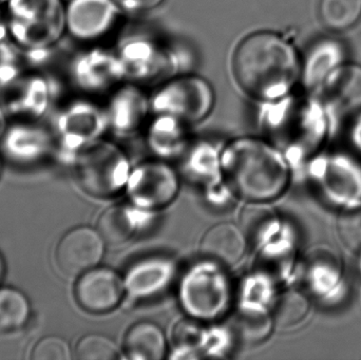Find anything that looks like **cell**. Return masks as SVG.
I'll list each match as a JSON object with an SVG mask.
<instances>
[{
  "mask_svg": "<svg viewBox=\"0 0 361 360\" xmlns=\"http://www.w3.org/2000/svg\"><path fill=\"white\" fill-rule=\"evenodd\" d=\"M216 94L210 82L195 74H179L161 82L150 95L152 114H166L186 124L209 116Z\"/></svg>",
  "mask_w": 361,
  "mask_h": 360,
  "instance_id": "obj_3",
  "label": "cell"
},
{
  "mask_svg": "<svg viewBox=\"0 0 361 360\" xmlns=\"http://www.w3.org/2000/svg\"><path fill=\"white\" fill-rule=\"evenodd\" d=\"M337 230L345 247L361 254V204L341 211L337 221Z\"/></svg>",
  "mask_w": 361,
  "mask_h": 360,
  "instance_id": "obj_24",
  "label": "cell"
},
{
  "mask_svg": "<svg viewBox=\"0 0 361 360\" xmlns=\"http://www.w3.org/2000/svg\"><path fill=\"white\" fill-rule=\"evenodd\" d=\"M76 359L80 360H112L118 359L120 351L116 342L99 334L84 336L75 349Z\"/></svg>",
  "mask_w": 361,
  "mask_h": 360,
  "instance_id": "obj_23",
  "label": "cell"
},
{
  "mask_svg": "<svg viewBox=\"0 0 361 360\" xmlns=\"http://www.w3.org/2000/svg\"><path fill=\"white\" fill-rule=\"evenodd\" d=\"M130 167L124 152L114 144L97 142L87 148L78 165L80 186L95 197H110L127 185Z\"/></svg>",
  "mask_w": 361,
  "mask_h": 360,
  "instance_id": "obj_6",
  "label": "cell"
},
{
  "mask_svg": "<svg viewBox=\"0 0 361 360\" xmlns=\"http://www.w3.org/2000/svg\"><path fill=\"white\" fill-rule=\"evenodd\" d=\"M319 16L333 31H343L361 17V0H320Z\"/></svg>",
  "mask_w": 361,
  "mask_h": 360,
  "instance_id": "obj_20",
  "label": "cell"
},
{
  "mask_svg": "<svg viewBox=\"0 0 361 360\" xmlns=\"http://www.w3.org/2000/svg\"><path fill=\"white\" fill-rule=\"evenodd\" d=\"M247 247L245 235L241 228L231 223L212 226L202 239L201 251L210 260L219 264L237 263Z\"/></svg>",
  "mask_w": 361,
  "mask_h": 360,
  "instance_id": "obj_15",
  "label": "cell"
},
{
  "mask_svg": "<svg viewBox=\"0 0 361 360\" xmlns=\"http://www.w3.org/2000/svg\"><path fill=\"white\" fill-rule=\"evenodd\" d=\"M221 166L233 192L252 202L277 198L288 181V166L280 152L254 137L231 142L223 152Z\"/></svg>",
  "mask_w": 361,
  "mask_h": 360,
  "instance_id": "obj_2",
  "label": "cell"
},
{
  "mask_svg": "<svg viewBox=\"0 0 361 360\" xmlns=\"http://www.w3.org/2000/svg\"><path fill=\"white\" fill-rule=\"evenodd\" d=\"M4 116H2L1 112H0V135H1L2 131H4Z\"/></svg>",
  "mask_w": 361,
  "mask_h": 360,
  "instance_id": "obj_29",
  "label": "cell"
},
{
  "mask_svg": "<svg viewBox=\"0 0 361 360\" xmlns=\"http://www.w3.org/2000/svg\"><path fill=\"white\" fill-rule=\"evenodd\" d=\"M108 126L121 135L139 130L152 113L150 97L140 85L125 82L108 97Z\"/></svg>",
  "mask_w": 361,
  "mask_h": 360,
  "instance_id": "obj_11",
  "label": "cell"
},
{
  "mask_svg": "<svg viewBox=\"0 0 361 360\" xmlns=\"http://www.w3.org/2000/svg\"><path fill=\"white\" fill-rule=\"evenodd\" d=\"M355 139L358 143L361 144V116L356 118Z\"/></svg>",
  "mask_w": 361,
  "mask_h": 360,
  "instance_id": "obj_28",
  "label": "cell"
},
{
  "mask_svg": "<svg viewBox=\"0 0 361 360\" xmlns=\"http://www.w3.org/2000/svg\"><path fill=\"white\" fill-rule=\"evenodd\" d=\"M126 186L129 198L135 205L144 209H159L177 196L179 180L169 165L149 162L133 169Z\"/></svg>",
  "mask_w": 361,
  "mask_h": 360,
  "instance_id": "obj_7",
  "label": "cell"
},
{
  "mask_svg": "<svg viewBox=\"0 0 361 360\" xmlns=\"http://www.w3.org/2000/svg\"><path fill=\"white\" fill-rule=\"evenodd\" d=\"M231 74L239 88L261 103L290 94L301 76L293 44L276 32L248 34L233 50Z\"/></svg>",
  "mask_w": 361,
  "mask_h": 360,
  "instance_id": "obj_1",
  "label": "cell"
},
{
  "mask_svg": "<svg viewBox=\"0 0 361 360\" xmlns=\"http://www.w3.org/2000/svg\"><path fill=\"white\" fill-rule=\"evenodd\" d=\"M124 348L131 359L161 360L166 354V337L159 325L144 321L129 329Z\"/></svg>",
  "mask_w": 361,
  "mask_h": 360,
  "instance_id": "obj_17",
  "label": "cell"
},
{
  "mask_svg": "<svg viewBox=\"0 0 361 360\" xmlns=\"http://www.w3.org/2000/svg\"><path fill=\"white\" fill-rule=\"evenodd\" d=\"M175 273L176 266L171 260L150 258L137 262L128 271L125 287L133 297H152L169 287Z\"/></svg>",
  "mask_w": 361,
  "mask_h": 360,
  "instance_id": "obj_14",
  "label": "cell"
},
{
  "mask_svg": "<svg viewBox=\"0 0 361 360\" xmlns=\"http://www.w3.org/2000/svg\"><path fill=\"white\" fill-rule=\"evenodd\" d=\"M324 97L339 113L357 118L361 116V67L341 65L322 85Z\"/></svg>",
  "mask_w": 361,
  "mask_h": 360,
  "instance_id": "obj_13",
  "label": "cell"
},
{
  "mask_svg": "<svg viewBox=\"0 0 361 360\" xmlns=\"http://www.w3.org/2000/svg\"><path fill=\"white\" fill-rule=\"evenodd\" d=\"M122 12L145 13L161 6L164 0H114Z\"/></svg>",
  "mask_w": 361,
  "mask_h": 360,
  "instance_id": "obj_27",
  "label": "cell"
},
{
  "mask_svg": "<svg viewBox=\"0 0 361 360\" xmlns=\"http://www.w3.org/2000/svg\"><path fill=\"white\" fill-rule=\"evenodd\" d=\"M310 302L303 294L288 291L282 294L274 306V323L281 328L298 325L307 317Z\"/></svg>",
  "mask_w": 361,
  "mask_h": 360,
  "instance_id": "obj_22",
  "label": "cell"
},
{
  "mask_svg": "<svg viewBox=\"0 0 361 360\" xmlns=\"http://www.w3.org/2000/svg\"><path fill=\"white\" fill-rule=\"evenodd\" d=\"M69 345L63 338L49 336L40 340L32 353L33 360H69Z\"/></svg>",
  "mask_w": 361,
  "mask_h": 360,
  "instance_id": "obj_25",
  "label": "cell"
},
{
  "mask_svg": "<svg viewBox=\"0 0 361 360\" xmlns=\"http://www.w3.org/2000/svg\"><path fill=\"white\" fill-rule=\"evenodd\" d=\"M135 228V218H131V213L124 207H111L103 213L99 221V232L111 244L128 240Z\"/></svg>",
  "mask_w": 361,
  "mask_h": 360,
  "instance_id": "obj_21",
  "label": "cell"
},
{
  "mask_svg": "<svg viewBox=\"0 0 361 360\" xmlns=\"http://www.w3.org/2000/svg\"><path fill=\"white\" fill-rule=\"evenodd\" d=\"M343 57V49L338 42L324 40L314 46L301 63V77L307 89L322 88L329 75L341 66Z\"/></svg>",
  "mask_w": 361,
  "mask_h": 360,
  "instance_id": "obj_16",
  "label": "cell"
},
{
  "mask_svg": "<svg viewBox=\"0 0 361 360\" xmlns=\"http://www.w3.org/2000/svg\"><path fill=\"white\" fill-rule=\"evenodd\" d=\"M2 275H4V262H2L1 257H0V280H1Z\"/></svg>",
  "mask_w": 361,
  "mask_h": 360,
  "instance_id": "obj_30",
  "label": "cell"
},
{
  "mask_svg": "<svg viewBox=\"0 0 361 360\" xmlns=\"http://www.w3.org/2000/svg\"><path fill=\"white\" fill-rule=\"evenodd\" d=\"M126 287L118 273L107 268H94L80 275L75 285V298L84 310L106 313L122 302Z\"/></svg>",
  "mask_w": 361,
  "mask_h": 360,
  "instance_id": "obj_10",
  "label": "cell"
},
{
  "mask_svg": "<svg viewBox=\"0 0 361 360\" xmlns=\"http://www.w3.org/2000/svg\"><path fill=\"white\" fill-rule=\"evenodd\" d=\"M122 10L114 0H72L66 12V23L74 37L86 42L109 34Z\"/></svg>",
  "mask_w": 361,
  "mask_h": 360,
  "instance_id": "obj_9",
  "label": "cell"
},
{
  "mask_svg": "<svg viewBox=\"0 0 361 360\" xmlns=\"http://www.w3.org/2000/svg\"><path fill=\"white\" fill-rule=\"evenodd\" d=\"M105 252V239L93 228H74L61 238L55 252L57 266L69 277L97 268Z\"/></svg>",
  "mask_w": 361,
  "mask_h": 360,
  "instance_id": "obj_8",
  "label": "cell"
},
{
  "mask_svg": "<svg viewBox=\"0 0 361 360\" xmlns=\"http://www.w3.org/2000/svg\"><path fill=\"white\" fill-rule=\"evenodd\" d=\"M29 316L30 304L21 292L10 287L0 289V335L20 329Z\"/></svg>",
  "mask_w": 361,
  "mask_h": 360,
  "instance_id": "obj_19",
  "label": "cell"
},
{
  "mask_svg": "<svg viewBox=\"0 0 361 360\" xmlns=\"http://www.w3.org/2000/svg\"><path fill=\"white\" fill-rule=\"evenodd\" d=\"M125 80L133 84L163 82L179 75L182 69L179 54L157 38L145 35L129 37L118 50Z\"/></svg>",
  "mask_w": 361,
  "mask_h": 360,
  "instance_id": "obj_5",
  "label": "cell"
},
{
  "mask_svg": "<svg viewBox=\"0 0 361 360\" xmlns=\"http://www.w3.org/2000/svg\"><path fill=\"white\" fill-rule=\"evenodd\" d=\"M78 80L88 92L109 97L126 82L116 51L97 49L87 53L78 67Z\"/></svg>",
  "mask_w": 361,
  "mask_h": 360,
  "instance_id": "obj_12",
  "label": "cell"
},
{
  "mask_svg": "<svg viewBox=\"0 0 361 360\" xmlns=\"http://www.w3.org/2000/svg\"><path fill=\"white\" fill-rule=\"evenodd\" d=\"M252 311H247L244 315L240 314L238 325L244 337L247 340H260L269 333V319L267 315L261 313V310H256V312Z\"/></svg>",
  "mask_w": 361,
  "mask_h": 360,
  "instance_id": "obj_26",
  "label": "cell"
},
{
  "mask_svg": "<svg viewBox=\"0 0 361 360\" xmlns=\"http://www.w3.org/2000/svg\"><path fill=\"white\" fill-rule=\"evenodd\" d=\"M187 125L173 116L154 114L148 129L149 145L162 156L179 154L187 143Z\"/></svg>",
  "mask_w": 361,
  "mask_h": 360,
  "instance_id": "obj_18",
  "label": "cell"
},
{
  "mask_svg": "<svg viewBox=\"0 0 361 360\" xmlns=\"http://www.w3.org/2000/svg\"><path fill=\"white\" fill-rule=\"evenodd\" d=\"M231 285L218 262H203L185 274L180 287V300L189 316L214 321L231 306Z\"/></svg>",
  "mask_w": 361,
  "mask_h": 360,
  "instance_id": "obj_4",
  "label": "cell"
}]
</instances>
